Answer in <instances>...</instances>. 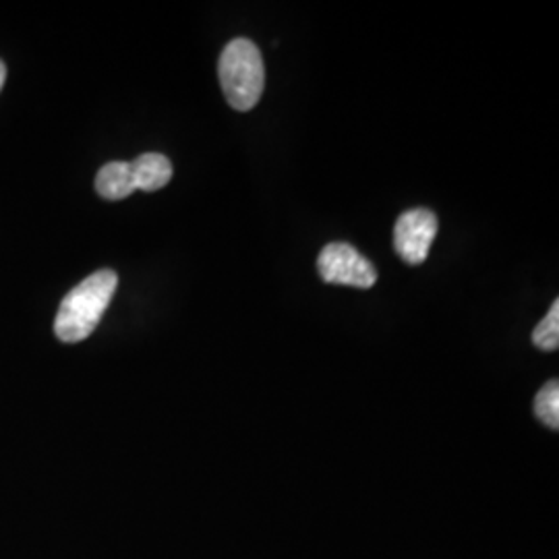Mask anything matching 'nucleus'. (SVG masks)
I'll return each instance as SVG.
<instances>
[{
	"instance_id": "1",
	"label": "nucleus",
	"mask_w": 559,
	"mask_h": 559,
	"mask_svg": "<svg viewBox=\"0 0 559 559\" xmlns=\"http://www.w3.org/2000/svg\"><path fill=\"white\" fill-rule=\"evenodd\" d=\"M119 276L112 270H100L78 284L60 302L55 334L64 344L90 338L98 328L110 300L117 293Z\"/></svg>"
},
{
	"instance_id": "2",
	"label": "nucleus",
	"mask_w": 559,
	"mask_h": 559,
	"mask_svg": "<svg viewBox=\"0 0 559 559\" xmlns=\"http://www.w3.org/2000/svg\"><path fill=\"white\" fill-rule=\"evenodd\" d=\"M218 78L228 104L247 112L255 108L265 85V67L260 48L247 38L228 41L218 60Z\"/></svg>"
},
{
	"instance_id": "3",
	"label": "nucleus",
	"mask_w": 559,
	"mask_h": 559,
	"mask_svg": "<svg viewBox=\"0 0 559 559\" xmlns=\"http://www.w3.org/2000/svg\"><path fill=\"white\" fill-rule=\"evenodd\" d=\"M323 282L355 288H371L378 282V270L348 242H330L318 258Z\"/></svg>"
},
{
	"instance_id": "4",
	"label": "nucleus",
	"mask_w": 559,
	"mask_h": 559,
	"mask_svg": "<svg viewBox=\"0 0 559 559\" xmlns=\"http://www.w3.org/2000/svg\"><path fill=\"white\" fill-rule=\"evenodd\" d=\"M436 237H438V216L433 212L425 207L404 212L394 228V247L400 260L411 265H419L427 260Z\"/></svg>"
},
{
	"instance_id": "5",
	"label": "nucleus",
	"mask_w": 559,
	"mask_h": 559,
	"mask_svg": "<svg viewBox=\"0 0 559 559\" xmlns=\"http://www.w3.org/2000/svg\"><path fill=\"white\" fill-rule=\"evenodd\" d=\"M96 191L104 200L119 201L138 191L131 162H110L102 166L96 177Z\"/></svg>"
},
{
	"instance_id": "6",
	"label": "nucleus",
	"mask_w": 559,
	"mask_h": 559,
	"mask_svg": "<svg viewBox=\"0 0 559 559\" xmlns=\"http://www.w3.org/2000/svg\"><path fill=\"white\" fill-rule=\"evenodd\" d=\"M135 187L140 191H160L173 179V164L162 154H143L138 160L131 162Z\"/></svg>"
},
{
	"instance_id": "7",
	"label": "nucleus",
	"mask_w": 559,
	"mask_h": 559,
	"mask_svg": "<svg viewBox=\"0 0 559 559\" xmlns=\"http://www.w3.org/2000/svg\"><path fill=\"white\" fill-rule=\"evenodd\" d=\"M535 415L539 417L549 429L558 431L559 429V381H547L540 388L537 399H535Z\"/></svg>"
},
{
	"instance_id": "8",
	"label": "nucleus",
	"mask_w": 559,
	"mask_h": 559,
	"mask_svg": "<svg viewBox=\"0 0 559 559\" xmlns=\"http://www.w3.org/2000/svg\"><path fill=\"white\" fill-rule=\"evenodd\" d=\"M533 344L540 350H558L559 348V300H554L549 313L533 332Z\"/></svg>"
},
{
	"instance_id": "9",
	"label": "nucleus",
	"mask_w": 559,
	"mask_h": 559,
	"mask_svg": "<svg viewBox=\"0 0 559 559\" xmlns=\"http://www.w3.org/2000/svg\"><path fill=\"white\" fill-rule=\"evenodd\" d=\"M4 80H7V67H4V62L0 60V90H2V85H4Z\"/></svg>"
}]
</instances>
